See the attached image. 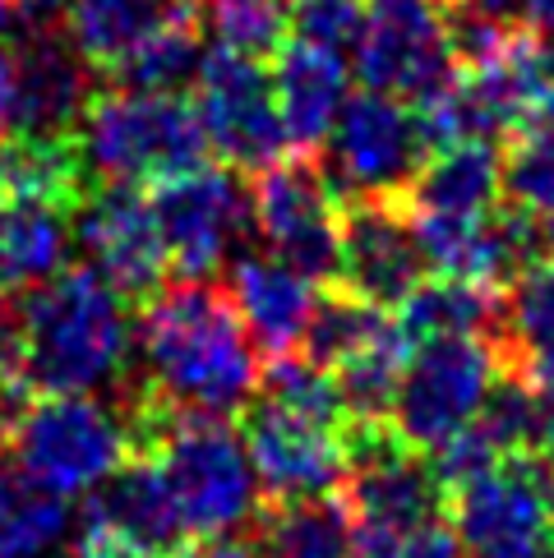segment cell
<instances>
[{
	"label": "cell",
	"mask_w": 554,
	"mask_h": 558,
	"mask_svg": "<svg viewBox=\"0 0 554 558\" xmlns=\"http://www.w3.org/2000/svg\"><path fill=\"white\" fill-rule=\"evenodd\" d=\"M541 558H554V541H550V545H545V554H541Z\"/></svg>",
	"instance_id": "45"
},
{
	"label": "cell",
	"mask_w": 554,
	"mask_h": 558,
	"mask_svg": "<svg viewBox=\"0 0 554 558\" xmlns=\"http://www.w3.org/2000/svg\"><path fill=\"white\" fill-rule=\"evenodd\" d=\"M342 504L356 531H416L444 522L448 489L430 452L402 444L393 425H347Z\"/></svg>",
	"instance_id": "9"
},
{
	"label": "cell",
	"mask_w": 554,
	"mask_h": 558,
	"mask_svg": "<svg viewBox=\"0 0 554 558\" xmlns=\"http://www.w3.org/2000/svg\"><path fill=\"white\" fill-rule=\"evenodd\" d=\"M531 397H537V421H541V452H554V361H531L518 369Z\"/></svg>",
	"instance_id": "36"
},
{
	"label": "cell",
	"mask_w": 554,
	"mask_h": 558,
	"mask_svg": "<svg viewBox=\"0 0 554 558\" xmlns=\"http://www.w3.org/2000/svg\"><path fill=\"white\" fill-rule=\"evenodd\" d=\"M84 526L121 535L125 545L144 549L148 558H162L171 549L190 545L181 517H176L171 494L162 485V471H157L148 457H130L121 471L107 475V481L88 494Z\"/></svg>",
	"instance_id": "20"
},
{
	"label": "cell",
	"mask_w": 554,
	"mask_h": 558,
	"mask_svg": "<svg viewBox=\"0 0 554 558\" xmlns=\"http://www.w3.org/2000/svg\"><path fill=\"white\" fill-rule=\"evenodd\" d=\"M74 144L97 185H162L208 167L200 111L181 93L107 88L88 93Z\"/></svg>",
	"instance_id": "4"
},
{
	"label": "cell",
	"mask_w": 554,
	"mask_h": 558,
	"mask_svg": "<svg viewBox=\"0 0 554 558\" xmlns=\"http://www.w3.org/2000/svg\"><path fill=\"white\" fill-rule=\"evenodd\" d=\"M453 10H467V14H485V19H504V24H513L522 10V0H448Z\"/></svg>",
	"instance_id": "39"
},
{
	"label": "cell",
	"mask_w": 554,
	"mask_h": 558,
	"mask_svg": "<svg viewBox=\"0 0 554 558\" xmlns=\"http://www.w3.org/2000/svg\"><path fill=\"white\" fill-rule=\"evenodd\" d=\"M138 355L148 392L171 411L231 421L264 384L260 347L236 314L227 291L208 282H181L138 301Z\"/></svg>",
	"instance_id": "1"
},
{
	"label": "cell",
	"mask_w": 554,
	"mask_h": 558,
	"mask_svg": "<svg viewBox=\"0 0 554 558\" xmlns=\"http://www.w3.org/2000/svg\"><path fill=\"white\" fill-rule=\"evenodd\" d=\"M70 508L19 466H0V558H43L61 545Z\"/></svg>",
	"instance_id": "27"
},
{
	"label": "cell",
	"mask_w": 554,
	"mask_h": 558,
	"mask_svg": "<svg viewBox=\"0 0 554 558\" xmlns=\"http://www.w3.org/2000/svg\"><path fill=\"white\" fill-rule=\"evenodd\" d=\"M97 190L84 167L74 134L65 138H5L0 144V204H37L56 213H79Z\"/></svg>",
	"instance_id": "23"
},
{
	"label": "cell",
	"mask_w": 554,
	"mask_h": 558,
	"mask_svg": "<svg viewBox=\"0 0 554 558\" xmlns=\"http://www.w3.org/2000/svg\"><path fill=\"white\" fill-rule=\"evenodd\" d=\"M153 213L162 231L167 268L181 282H204L227 264L236 241L254 227V198L231 167H200L153 185Z\"/></svg>",
	"instance_id": "13"
},
{
	"label": "cell",
	"mask_w": 554,
	"mask_h": 558,
	"mask_svg": "<svg viewBox=\"0 0 554 558\" xmlns=\"http://www.w3.org/2000/svg\"><path fill=\"white\" fill-rule=\"evenodd\" d=\"M282 5H287V10H291V0H282Z\"/></svg>",
	"instance_id": "46"
},
{
	"label": "cell",
	"mask_w": 554,
	"mask_h": 558,
	"mask_svg": "<svg viewBox=\"0 0 554 558\" xmlns=\"http://www.w3.org/2000/svg\"><path fill=\"white\" fill-rule=\"evenodd\" d=\"M200 558H264L260 549H250V545H241V541H213L208 549H200Z\"/></svg>",
	"instance_id": "40"
},
{
	"label": "cell",
	"mask_w": 554,
	"mask_h": 558,
	"mask_svg": "<svg viewBox=\"0 0 554 558\" xmlns=\"http://www.w3.org/2000/svg\"><path fill=\"white\" fill-rule=\"evenodd\" d=\"M398 328L411 347L439 342V337H485L499 342L504 332V295L490 282L430 272L407 301L398 305Z\"/></svg>",
	"instance_id": "24"
},
{
	"label": "cell",
	"mask_w": 554,
	"mask_h": 558,
	"mask_svg": "<svg viewBox=\"0 0 554 558\" xmlns=\"http://www.w3.org/2000/svg\"><path fill=\"white\" fill-rule=\"evenodd\" d=\"M74 558H148V554L125 545L121 535H111V531L84 526V535H79V545H74Z\"/></svg>",
	"instance_id": "37"
},
{
	"label": "cell",
	"mask_w": 554,
	"mask_h": 558,
	"mask_svg": "<svg viewBox=\"0 0 554 558\" xmlns=\"http://www.w3.org/2000/svg\"><path fill=\"white\" fill-rule=\"evenodd\" d=\"M88 102L84 61L65 33H19L0 43V144L65 138Z\"/></svg>",
	"instance_id": "14"
},
{
	"label": "cell",
	"mask_w": 554,
	"mask_h": 558,
	"mask_svg": "<svg viewBox=\"0 0 554 558\" xmlns=\"http://www.w3.org/2000/svg\"><path fill=\"white\" fill-rule=\"evenodd\" d=\"M388 328H393L388 310L361 301V295H351L347 287H333L310 310V324H305V337H301V347H305L301 355H310V361L324 365V369H338L342 361H351L356 351L380 342Z\"/></svg>",
	"instance_id": "28"
},
{
	"label": "cell",
	"mask_w": 554,
	"mask_h": 558,
	"mask_svg": "<svg viewBox=\"0 0 554 558\" xmlns=\"http://www.w3.org/2000/svg\"><path fill=\"white\" fill-rule=\"evenodd\" d=\"M425 277L430 264L402 198H351L342 204V258L333 287H347L351 295L393 314Z\"/></svg>",
	"instance_id": "16"
},
{
	"label": "cell",
	"mask_w": 554,
	"mask_h": 558,
	"mask_svg": "<svg viewBox=\"0 0 554 558\" xmlns=\"http://www.w3.org/2000/svg\"><path fill=\"white\" fill-rule=\"evenodd\" d=\"M356 522L342 498H291L277 504L260 522V554L264 558H351Z\"/></svg>",
	"instance_id": "26"
},
{
	"label": "cell",
	"mask_w": 554,
	"mask_h": 558,
	"mask_svg": "<svg viewBox=\"0 0 554 558\" xmlns=\"http://www.w3.org/2000/svg\"><path fill=\"white\" fill-rule=\"evenodd\" d=\"M351 65L365 88L425 107L462 70L448 37V0H370Z\"/></svg>",
	"instance_id": "8"
},
{
	"label": "cell",
	"mask_w": 554,
	"mask_h": 558,
	"mask_svg": "<svg viewBox=\"0 0 554 558\" xmlns=\"http://www.w3.org/2000/svg\"><path fill=\"white\" fill-rule=\"evenodd\" d=\"M370 0H291L287 28L296 43L324 47L333 56H351L365 33Z\"/></svg>",
	"instance_id": "34"
},
{
	"label": "cell",
	"mask_w": 554,
	"mask_h": 558,
	"mask_svg": "<svg viewBox=\"0 0 554 558\" xmlns=\"http://www.w3.org/2000/svg\"><path fill=\"white\" fill-rule=\"evenodd\" d=\"M504 369L499 347L485 337H439L411 347L393 397V429L416 452L444 448L481 421Z\"/></svg>",
	"instance_id": "6"
},
{
	"label": "cell",
	"mask_w": 554,
	"mask_h": 558,
	"mask_svg": "<svg viewBox=\"0 0 554 558\" xmlns=\"http://www.w3.org/2000/svg\"><path fill=\"white\" fill-rule=\"evenodd\" d=\"M254 231L273 258L310 277L314 287L338 282L342 258V198L333 194L320 157H282L250 185Z\"/></svg>",
	"instance_id": "10"
},
{
	"label": "cell",
	"mask_w": 554,
	"mask_h": 558,
	"mask_svg": "<svg viewBox=\"0 0 554 558\" xmlns=\"http://www.w3.org/2000/svg\"><path fill=\"white\" fill-rule=\"evenodd\" d=\"M70 213L37 204H0V295L43 287L65 268Z\"/></svg>",
	"instance_id": "25"
},
{
	"label": "cell",
	"mask_w": 554,
	"mask_h": 558,
	"mask_svg": "<svg viewBox=\"0 0 554 558\" xmlns=\"http://www.w3.org/2000/svg\"><path fill=\"white\" fill-rule=\"evenodd\" d=\"M241 444L250 452L254 481L273 504L333 494L347 475V434L291 415L268 397H254L241 411Z\"/></svg>",
	"instance_id": "15"
},
{
	"label": "cell",
	"mask_w": 554,
	"mask_h": 558,
	"mask_svg": "<svg viewBox=\"0 0 554 558\" xmlns=\"http://www.w3.org/2000/svg\"><path fill=\"white\" fill-rule=\"evenodd\" d=\"M74 222L88 268L103 272L121 295L148 301L153 291H162L167 250L162 231H157L153 194L144 185H97L79 204Z\"/></svg>",
	"instance_id": "17"
},
{
	"label": "cell",
	"mask_w": 554,
	"mask_h": 558,
	"mask_svg": "<svg viewBox=\"0 0 554 558\" xmlns=\"http://www.w3.org/2000/svg\"><path fill=\"white\" fill-rule=\"evenodd\" d=\"M208 10V24L217 33V47H231L241 56H277L287 43V5L282 0H200Z\"/></svg>",
	"instance_id": "32"
},
{
	"label": "cell",
	"mask_w": 554,
	"mask_h": 558,
	"mask_svg": "<svg viewBox=\"0 0 554 558\" xmlns=\"http://www.w3.org/2000/svg\"><path fill=\"white\" fill-rule=\"evenodd\" d=\"M351 558H462L458 535L444 522L416 531H356Z\"/></svg>",
	"instance_id": "35"
},
{
	"label": "cell",
	"mask_w": 554,
	"mask_h": 558,
	"mask_svg": "<svg viewBox=\"0 0 554 558\" xmlns=\"http://www.w3.org/2000/svg\"><path fill=\"white\" fill-rule=\"evenodd\" d=\"M504 204L554 222V144L513 134L504 153Z\"/></svg>",
	"instance_id": "33"
},
{
	"label": "cell",
	"mask_w": 554,
	"mask_h": 558,
	"mask_svg": "<svg viewBox=\"0 0 554 558\" xmlns=\"http://www.w3.org/2000/svg\"><path fill=\"white\" fill-rule=\"evenodd\" d=\"M5 448L14 466L51 494H93L134 457L125 411L93 402L88 392L28 397L19 407Z\"/></svg>",
	"instance_id": "5"
},
{
	"label": "cell",
	"mask_w": 554,
	"mask_h": 558,
	"mask_svg": "<svg viewBox=\"0 0 554 558\" xmlns=\"http://www.w3.org/2000/svg\"><path fill=\"white\" fill-rule=\"evenodd\" d=\"M260 397L268 402L287 407L291 415H305L314 425H328L347 434V402H342V388H338V374L314 365L310 355H273V365L264 369V384H260Z\"/></svg>",
	"instance_id": "30"
},
{
	"label": "cell",
	"mask_w": 554,
	"mask_h": 558,
	"mask_svg": "<svg viewBox=\"0 0 554 558\" xmlns=\"http://www.w3.org/2000/svg\"><path fill=\"white\" fill-rule=\"evenodd\" d=\"M448 531L462 558H541L554 541L545 457H504L448 494Z\"/></svg>",
	"instance_id": "11"
},
{
	"label": "cell",
	"mask_w": 554,
	"mask_h": 558,
	"mask_svg": "<svg viewBox=\"0 0 554 558\" xmlns=\"http://www.w3.org/2000/svg\"><path fill=\"white\" fill-rule=\"evenodd\" d=\"M537 47H541V56H545V70L554 74V19L537 24Z\"/></svg>",
	"instance_id": "41"
},
{
	"label": "cell",
	"mask_w": 554,
	"mask_h": 558,
	"mask_svg": "<svg viewBox=\"0 0 554 558\" xmlns=\"http://www.w3.org/2000/svg\"><path fill=\"white\" fill-rule=\"evenodd\" d=\"M513 134H527V138H541V144H554V84L527 107L522 125L513 130ZM513 134H508V138H513Z\"/></svg>",
	"instance_id": "38"
},
{
	"label": "cell",
	"mask_w": 554,
	"mask_h": 558,
	"mask_svg": "<svg viewBox=\"0 0 554 558\" xmlns=\"http://www.w3.org/2000/svg\"><path fill=\"white\" fill-rule=\"evenodd\" d=\"M14 28V0H0V33Z\"/></svg>",
	"instance_id": "43"
},
{
	"label": "cell",
	"mask_w": 554,
	"mask_h": 558,
	"mask_svg": "<svg viewBox=\"0 0 554 558\" xmlns=\"http://www.w3.org/2000/svg\"><path fill=\"white\" fill-rule=\"evenodd\" d=\"M130 295L88 264L28 287L5 328L14 378L28 397L93 392L111 384L130 361Z\"/></svg>",
	"instance_id": "2"
},
{
	"label": "cell",
	"mask_w": 554,
	"mask_h": 558,
	"mask_svg": "<svg viewBox=\"0 0 554 558\" xmlns=\"http://www.w3.org/2000/svg\"><path fill=\"white\" fill-rule=\"evenodd\" d=\"M273 97L282 116L287 148L296 157H320L338 111L351 97V70L347 56H333L310 43H282L273 56Z\"/></svg>",
	"instance_id": "18"
},
{
	"label": "cell",
	"mask_w": 554,
	"mask_h": 558,
	"mask_svg": "<svg viewBox=\"0 0 554 558\" xmlns=\"http://www.w3.org/2000/svg\"><path fill=\"white\" fill-rule=\"evenodd\" d=\"M324 153L328 157L320 167L333 194L351 204V198H407V185L434 148L411 102L361 88L342 102Z\"/></svg>",
	"instance_id": "7"
},
{
	"label": "cell",
	"mask_w": 554,
	"mask_h": 558,
	"mask_svg": "<svg viewBox=\"0 0 554 558\" xmlns=\"http://www.w3.org/2000/svg\"><path fill=\"white\" fill-rule=\"evenodd\" d=\"M522 10L537 19V24H545V19H554V0H522Z\"/></svg>",
	"instance_id": "42"
},
{
	"label": "cell",
	"mask_w": 554,
	"mask_h": 558,
	"mask_svg": "<svg viewBox=\"0 0 554 558\" xmlns=\"http://www.w3.org/2000/svg\"><path fill=\"white\" fill-rule=\"evenodd\" d=\"M204 43H200V19H176V24L157 28L130 61L111 74L116 88H148V93H181L200 74Z\"/></svg>",
	"instance_id": "31"
},
{
	"label": "cell",
	"mask_w": 554,
	"mask_h": 558,
	"mask_svg": "<svg viewBox=\"0 0 554 558\" xmlns=\"http://www.w3.org/2000/svg\"><path fill=\"white\" fill-rule=\"evenodd\" d=\"M176 19H204V5L200 0H70L65 37L79 61L111 78L157 28Z\"/></svg>",
	"instance_id": "22"
},
{
	"label": "cell",
	"mask_w": 554,
	"mask_h": 558,
	"mask_svg": "<svg viewBox=\"0 0 554 558\" xmlns=\"http://www.w3.org/2000/svg\"><path fill=\"white\" fill-rule=\"evenodd\" d=\"M194 111H200L208 148L231 171L260 175L287 157L273 74L254 56H241L231 47L204 51L200 74H194Z\"/></svg>",
	"instance_id": "12"
},
{
	"label": "cell",
	"mask_w": 554,
	"mask_h": 558,
	"mask_svg": "<svg viewBox=\"0 0 554 558\" xmlns=\"http://www.w3.org/2000/svg\"><path fill=\"white\" fill-rule=\"evenodd\" d=\"M402 204L416 217H485L504 204V148L490 138L434 148Z\"/></svg>",
	"instance_id": "21"
},
{
	"label": "cell",
	"mask_w": 554,
	"mask_h": 558,
	"mask_svg": "<svg viewBox=\"0 0 554 558\" xmlns=\"http://www.w3.org/2000/svg\"><path fill=\"white\" fill-rule=\"evenodd\" d=\"M545 494H550V508H554V452L545 457Z\"/></svg>",
	"instance_id": "44"
},
{
	"label": "cell",
	"mask_w": 554,
	"mask_h": 558,
	"mask_svg": "<svg viewBox=\"0 0 554 558\" xmlns=\"http://www.w3.org/2000/svg\"><path fill=\"white\" fill-rule=\"evenodd\" d=\"M499 355L508 369H522L531 361H554V258L508 282L504 295V332Z\"/></svg>",
	"instance_id": "29"
},
{
	"label": "cell",
	"mask_w": 554,
	"mask_h": 558,
	"mask_svg": "<svg viewBox=\"0 0 554 558\" xmlns=\"http://www.w3.org/2000/svg\"><path fill=\"white\" fill-rule=\"evenodd\" d=\"M134 457L162 471V485L176 504V517L194 541H227L260 508V481H254L250 452L227 421L213 415L171 411L144 388L125 407Z\"/></svg>",
	"instance_id": "3"
},
{
	"label": "cell",
	"mask_w": 554,
	"mask_h": 558,
	"mask_svg": "<svg viewBox=\"0 0 554 558\" xmlns=\"http://www.w3.org/2000/svg\"><path fill=\"white\" fill-rule=\"evenodd\" d=\"M227 295H231V305L241 314L254 347L268 355H291L305 337L310 310L320 301V287L273 254H245V258H236Z\"/></svg>",
	"instance_id": "19"
}]
</instances>
